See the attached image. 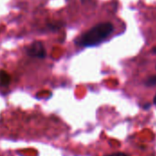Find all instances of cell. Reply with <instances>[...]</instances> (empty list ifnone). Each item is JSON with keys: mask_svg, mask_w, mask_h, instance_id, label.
I'll return each mask as SVG.
<instances>
[{"mask_svg": "<svg viewBox=\"0 0 156 156\" xmlns=\"http://www.w3.org/2000/svg\"><path fill=\"white\" fill-rule=\"evenodd\" d=\"M10 81H11V78L9 74L5 70H0V83L3 86H6L10 83Z\"/></svg>", "mask_w": 156, "mask_h": 156, "instance_id": "277c9868", "label": "cell"}, {"mask_svg": "<svg viewBox=\"0 0 156 156\" xmlns=\"http://www.w3.org/2000/svg\"><path fill=\"white\" fill-rule=\"evenodd\" d=\"M154 103L156 105V95L154 96Z\"/></svg>", "mask_w": 156, "mask_h": 156, "instance_id": "8992f818", "label": "cell"}, {"mask_svg": "<svg viewBox=\"0 0 156 156\" xmlns=\"http://www.w3.org/2000/svg\"><path fill=\"white\" fill-rule=\"evenodd\" d=\"M111 156H124L123 154H113V155H111Z\"/></svg>", "mask_w": 156, "mask_h": 156, "instance_id": "5b68a950", "label": "cell"}, {"mask_svg": "<svg viewBox=\"0 0 156 156\" xmlns=\"http://www.w3.org/2000/svg\"><path fill=\"white\" fill-rule=\"evenodd\" d=\"M143 84L147 89H156V73L150 74L143 80Z\"/></svg>", "mask_w": 156, "mask_h": 156, "instance_id": "3957f363", "label": "cell"}, {"mask_svg": "<svg viewBox=\"0 0 156 156\" xmlns=\"http://www.w3.org/2000/svg\"><path fill=\"white\" fill-rule=\"evenodd\" d=\"M114 29L115 27L112 22H101L85 32L80 37L78 44L82 47H91L101 44L113 34Z\"/></svg>", "mask_w": 156, "mask_h": 156, "instance_id": "6da1fadb", "label": "cell"}, {"mask_svg": "<svg viewBox=\"0 0 156 156\" xmlns=\"http://www.w3.org/2000/svg\"><path fill=\"white\" fill-rule=\"evenodd\" d=\"M27 53L28 56L37 58H45L47 57V51L44 47V44L41 41L33 42L27 48Z\"/></svg>", "mask_w": 156, "mask_h": 156, "instance_id": "7a4b0ae2", "label": "cell"}]
</instances>
